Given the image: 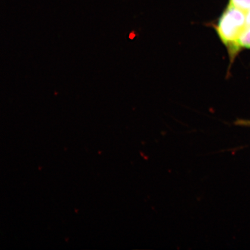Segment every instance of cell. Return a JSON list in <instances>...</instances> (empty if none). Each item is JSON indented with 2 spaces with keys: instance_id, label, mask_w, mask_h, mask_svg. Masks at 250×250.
I'll list each match as a JSON object with an SVG mask.
<instances>
[{
  "instance_id": "cell-1",
  "label": "cell",
  "mask_w": 250,
  "mask_h": 250,
  "mask_svg": "<svg viewBox=\"0 0 250 250\" xmlns=\"http://www.w3.org/2000/svg\"><path fill=\"white\" fill-rule=\"evenodd\" d=\"M246 27V12L230 4L215 24L219 38L226 46L230 60L238 54L237 42Z\"/></svg>"
},
{
  "instance_id": "cell-2",
  "label": "cell",
  "mask_w": 250,
  "mask_h": 250,
  "mask_svg": "<svg viewBox=\"0 0 250 250\" xmlns=\"http://www.w3.org/2000/svg\"><path fill=\"white\" fill-rule=\"evenodd\" d=\"M243 49H250V26H246L237 40V51L239 52Z\"/></svg>"
},
{
  "instance_id": "cell-3",
  "label": "cell",
  "mask_w": 250,
  "mask_h": 250,
  "mask_svg": "<svg viewBox=\"0 0 250 250\" xmlns=\"http://www.w3.org/2000/svg\"><path fill=\"white\" fill-rule=\"evenodd\" d=\"M246 12L250 9V0H229V4Z\"/></svg>"
},
{
  "instance_id": "cell-4",
  "label": "cell",
  "mask_w": 250,
  "mask_h": 250,
  "mask_svg": "<svg viewBox=\"0 0 250 250\" xmlns=\"http://www.w3.org/2000/svg\"><path fill=\"white\" fill-rule=\"evenodd\" d=\"M246 26H250V9L246 12Z\"/></svg>"
},
{
  "instance_id": "cell-5",
  "label": "cell",
  "mask_w": 250,
  "mask_h": 250,
  "mask_svg": "<svg viewBox=\"0 0 250 250\" xmlns=\"http://www.w3.org/2000/svg\"><path fill=\"white\" fill-rule=\"evenodd\" d=\"M239 125H250V121H239V123H237Z\"/></svg>"
}]
</instances>
